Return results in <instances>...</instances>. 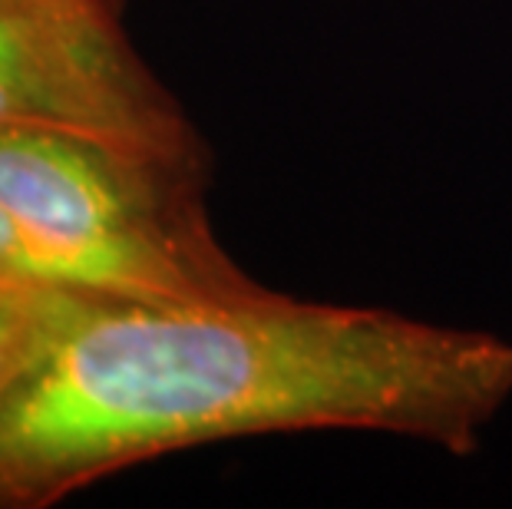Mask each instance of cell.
I'll return each mask as SVG.
<instances>
[{"label":"cell","instance_id":"cell-4","mask_svg":"<svg viewBox=\"0 0 512 509\" xmlns=\"http://www.w3.org/2000/svg\"><path fill=\"white\" fill-rule=\"evenodd\" d=\"M86 295L90 291L0 278V400L50 348V341Z\"/></svg>","mask_w":512,"mask_h":509},{"label":"cell","instance_id":"cell-5","mask_svg":"<svg viewBox=\"0 0 512 509\" xmlns=\"http://www.w3.org/2000/svg\"><path fill=\"white\" fill-rule=\"evenodd\" d=\"M0 7L20 10V14L53 20V24L90 27V30H116L119 10L110 0H0Z\"/></svg>","mask_w":512,"mask_h":509},{"label":"cell","instance_id":"cell-2","mask_svg":"<svg viewBox=\"0 0 512 509\" xmlns=\"http://www.w3.org/2000/svg\"><path fill=\"white\" fill-rule=\"evenodd\" d=\"M209 159L0 126V202L67 258L83 291L232 301L265 295L205 212Z\"/></svg>","mask_w":512,"mask_h":509},{"label":"cell","instance_id":"cell-6","mask_svg":"<svg viewBox=\"0 0 512 509\" xmlns=\"http://www.w3.org/2000/svg\"><path fill=\"white\" fill-rule=\"evenodd\" d=\"M110 4H113V7L119 10V7H123V0H110Z\"/></svg>","mask_w":512,"mask_h":509},{"label":"cell","instance_id":"cell-3","mask_svg":"<svg viewBox=\"0 0 512 509\" xmlns=\"http://www.w3.org/2000/svg\"><path fill=\"white\" fill-rule=\"evenodd\" d=\"M0 126L209 159L199 129L123 30L53 24L7 7H0Z\"/></svg>","mask_w":512,"mask_h":509},{"label":"cell","instance_id":"cell-1","mask_svg":"<svg viewBox=\"0 0 512 509\" xmlns=\"http://www.w3.org/2000/svg\"><path fill=\"white\" fill-rule=\"evenodd\" d=\"M512 400V341L268 288L90 291L0 400V509H43L166 453L261 433H394L466 457Z\"/></svg>","mask_w":512,"mask_h":509}]
</instances>
